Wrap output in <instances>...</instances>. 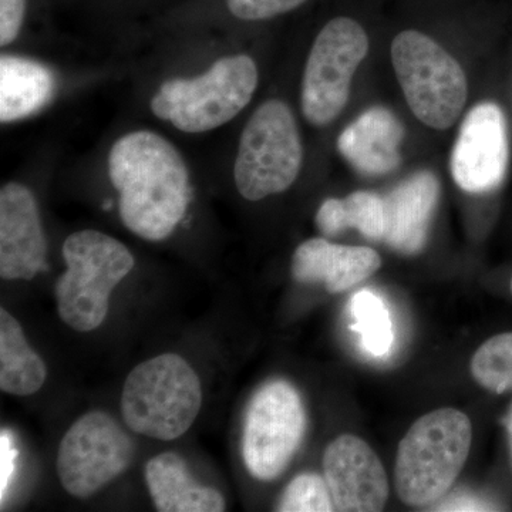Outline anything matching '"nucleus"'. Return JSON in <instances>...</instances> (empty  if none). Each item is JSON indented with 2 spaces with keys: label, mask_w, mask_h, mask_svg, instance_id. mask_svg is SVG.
Wrapping results in <instances>:
<instances>
[{
  "label": "nucleus",
  "mask_w": 512,
  "mask_h": 512,
  "mask_svg": "<svg viewBox=\"0 0 512 512\" xmlns=\"http://www.w3.org/2000/svg\"><path fill=\"white\" fill-rule=\"evenodd\" d=\"M353 329L360 338V345L367 355L384 357L389 355L394 343L392 316L386 303L376 293L357 292L349 305Z\"/></svg>",
  "instance_id": "412c9836"
},
{
  "label": "nucleus",
  "mask_w": 512,
  "mask_h": 512,
  "mask_svg": "<svg viewBox=\"0 0 512 512\" xmlns=\"http://www.w3.org/2000/svg\"><path fill=\"white\" fill-rule=\"evenodd\" d=\"M56 80L45 64L28 57H0V121L28 119L45 109L55 94Z\"/></svg>",
  "instance_id": "a211bd4d"
},
{
  "label": "nucleus",
  "mask_w": 512,
  "mask_h": 512,
  "mask_svg": "<svg viewBox=\"0 0 512 512\" xmlns=\"http://www.w3.org/2000/svg\"><path fill=\"white\" fill-rule=\"evenodd\" d=\"M28 0H0V45L9 46L18 39L25 22Z\"/></svg>",
  "instance_id": "393cba45"
},
{
  "label": "nucleus",
  "mask_w": 512,
  "mask_h": 512,
  "mask_svg": "<svg viewBox=\"0 0 512 512\" xmlns=\"http://www.w3.org/2000/svg\"><path fill=\"white\" fill-rule=\"evenodd\" d=\"M146 481L160 512H221L225 500L220 491L204 487L192 478L187 463L177 453H161L146 466Z\"/></svg>",
  "instance_id": "f3484780"
},
{
  "label": "nucleus",
  "mask_w": 512,
  "mask_h": 512,
  "mask_svg": "<svg viewBox=\"0 0 512 512\" xmlns=\"http://www.w3.org/2000/svg\"><path fill=\"white\" fill-rule=\"evenodd\" d=\"M18 456V447H16L12 433L3 429L2 434H0V495H2V504L5 500L6 491L12 483V478L15 476Z\"/></svg>",
  "instance_id": "a878e982"
},
{
  "label": "nucleus",
  "mask_w": 512,
  "mask_h": 512,
  "mask_svg": "<svg viewBox=\"0 0 512 512\" xmlns=\"http://www.w3.org/2000/svg\"><path fill=\"white\" fill-rule=\"evenodd\" d=\"M510 163L503 110L491 101L477 104L461 124L451 153V174L461 190L483 194L500 187Z\"/></svg>",
  "instance_id": "9b49d317"
},
{
  "label": "nucleus",
  "mask_w": 512,
  "mask_h": 512,
  "mask_svg": "<svg viewBox=\"0 0 512 512\" xmlns=\"http://www.w3.org/2000/svg\"><path fill=\"white\" fill-rule=\"evenodd\" d=\"M316 225L326 237L356 228L363 237L384 241L387 232L386 200L375 192L357 191L345 200L329 198L320 205Z\"/></svg>",
  "instance_id": "aec40b11"
},
{
  "label": "nucleus",
  "mask_w": 512,
  "mask_h": 512,
  "mask_svg": "<svg viewBox=\"0 0 512 512\" xmlns=\"http://www.w3.org/2000/svg\"><path fill=\"white\" fill-rule=\"evenodd\" d=\"M471 373L490 392H512V332L488 339L471 360Z\"/></svg>",
  "instance_id": "4be33fe9"
},
{
  "label": "nucleus",
  "mask_w": 512,
  "mask_h": 512,
  "mask_svg": "<svg viewBox=\"0 0 512 512\" xmlns=\"http://www.w3.org/2000/svg\"><path fill=\"white\" fill-rule=\"evenodd\" d=\"M505 427H507L508 444H510V456L512 463V404L510 410H508L507 417H505Z\"/></svg>",
  "instance_id": "cd10ccee"
},
{
  "label": "nucleus",
  "mask_w": 512,
  "mask_h": 512,
  "mask_svg": "<svg viewBox=\"0 0 512 512\" xmlns=\"http://www.w3.org/2000/svg\"><path fill=\"white\" fill-rule=\"evenodd\" d=\"M367 52L369 37L356 20L336 18L323 26L303 72L301 106L309 123L326 126L342 113Z\"/></svg>",
  "instance_id": "6e6552de"
},
{
  "label": "nucleus",
  "mask_w": 512,
  "mask_h": 512,
  "mask_svg": "<svg viewBox=\"0 0 512 512\" xmlns=\"http://www.w3.org/2000/svg\"><path fill=\"white\" fill-rule=\"evenodd\" d=\"M107 165L128 231L151 242L170 237L190 205V171L180 150L154 131H131L113 144Z\"/></svg>",
  "instance_id": "f257e3e1"
},
{
  "label": "nucleus",
  "mask_w": 512,
  "mask_h": 512,
  "mask_svg": "<svg viewBox=\"0 0 512 512\" xmlns=\"http://www.w3.org/2000/svg\"><path fill=\"white\" fill-rule=\"evenodd\" d=\"M133 454V441L113 417L86 413L60 441L57 476L67 493L90 497L123 474Z\"/></svg>",
  "instance_id": "9d476101"
},
{
  "label": "nucleus",
  "mask_w": 512,
  "mask_h": 512,
  "mask_svg": "<svg viewBox=\"0 0 512 512\" xmlns=\"http://www.w3.org/2000/svg\"><path fill=\"white\" fill-rule=\"evenodd\" d=\"M306 416L292 384L274 380L252 397L245 416L242 457L256 480L272 481L284 473L301 446Z\"/></svg>",
  "instance_id": "1a4fd4ad"
},
{
  "label": "nucleus",
  "mask_w": 512,
  "mask_h": 512,
  "mask_svg": "<svg viewBox=\"0 0 512 512\" xmlns=\"http://www.w3.org/2000/svg\"><path fill=\"white\" fill-rule=\"evenodd\" d=\"M276 510L281 512L335 511L332 494L325 478L316 474H301L285 488Z\"/></svg>",
  "instance_id": "5701e85b"
},
{
  "label": "nucleus",
  "mask_w": 512,
  "mask_h": 512,
  "mask_svg": "<svg viewBox=\"0 0 512 512\" xmlns=\"http://www.w3.org/2000/svg\"><path fill=\"white\" fill-rule=\"evenodd\" d=\"M402 121L389 109L372 107L350 123L338 138L339 153L360 174L386 175L400 165Z\"/></svg>",
  "instance_id": "dca6fc26"
},
{
  "label": "nucleus",
  "mask_w": 512,
  "mask_h": 512,
  "mask_svg": "<svg viewBox=\"0 0 512 512\" xmlns=\"http://www.w3.org/2000/svg\"><path fill=\"white\" fill-rule=\"evenodd\" d=\"M305 2L306 0H227V6L235 18L258 22L285 15Z\"/></svg>",
  "instance_id": "b1692460"
},
{
  "label": "nucleus",
  "mask_w": 512,
  "mask_h": 512,
  "mask_svg": "<svg viewBox=\"0 0 512 512\" xmlns=\"http://www.w3.org/2000/svg\"><path fill=\"white\" fill-rule=\"evenodd\" d=\"M323 471L335 510L382 511L389 497V481L372 447L352 434H343L329 444L323 456Z\"/></svg>",
  "instance_id": "f8f14e48"
},
{
  "label": "nucleus",
  "mask_w": 512,
  "mask_h": 512,
  "mask_svg": "<svg viewBox=\"0 0 512 512\" xmlns=\"http://www.w3.org/2000/svg\"><path fill=\"white\" fill-rule=\"evenodd\" d=\"M47 369L30 349L18 320L0 309V389L13 396H30L42 389Z\"/></svg>",
  "instance_id": "6ab92c4d"
},
{
  "label": "nucleus",
  "mask_w": 512,
  "mask_h": 512,
  "mask_svg": "<svg viewBox=\"0 0 512 512\" xmlns=\"http://www.w3.org/2000/svg\"><path fill=\"white\" fill-rule=\"evenodd\" d=\"M441 511H487L493 510L490 505L481 501L480 498L470 494H456L447 498L444 503L437 505Z\"/></svg>",
  "instance_id": "bb28decb"
},
{
  "label": "nucleus",
  "mask_w": 512,
  "mask_h": 512,
  "mask_svg": "<svg viewBox=\"0 0 512 512\" xmlns=\"http://www.w3.org/2000/svg\"><path fill=\"white\" fill-rule=\"evenodd\" d=\"M439 197V180L430 171H420L397 185L384 198L387 208L384 242L400 254H419L426 245Z\"/></svg>",
  "instance_id": "2eb2a0df"
},
{
  "label": "nucleus",
  "mask_w": 512,
  "mask_h": 512,
  "mask_svg": "<svg viewBox=\"0 0 512 512\" xmlns=\"http://www.w3.org/2000/svg\"><path fill=\"white\" fill-rule=\"evenodd\" d=\"M511 292H512V279H511Z\"/></svg>",
  "instance_id": "c85d7f7f"
},
{
  "label": "nucleus",
  "mask_w": 512,
  "mask_h": 512,
  "mask_svg": "<svg viewBox=\"0 0 512 512\" xmlns=\"http://www.w3.org/2000/svg\"><path fill=\"white\" fill-rule=\"evenodd\" d=\"M202 403L200 377L184 357L165 353L131 370L121 394L128 429L171 441L187 433Z\"/></svg>",
  "instance_id": "20e7f679"
},
{
  "label": "nucleus",
  "mask_w": 512,
  "mask_h": 512,
  "mask_svg": "<svg viewBox=\"0 0 512 512\" xmlns=\"http://www.w3.org/2000/svg\"><path fill=\"white\" fill-rule=\"evenodd\" d=\"M382 258L375 249L345 247L323 238L308 239L296 248L292 258V275L303 284H323L329 292L352 289L375 274Z\"/></svg>",
  "instance_id": "4468645a"
},
{
  "label": "nucleus",
  "mask_w": 512,
  "mask_h": 512,
  "mask_svg": "<svg viewBox=\"0 0 512 512\" xmlns=\"http://www.w3.org/2000/svg\"><path fill=\"white\" fill-rule=\"evenodd\" d=\"M473 427L460 410L424 414L400 441L396 460V490L403 503L426 507L437 503L466 464Z\"/></svg>",
  "instance_id": "f03ea898"
},
{
  "label": "nucleus",
  "mask_w": 512,
  "mask_h": 512,
  "mask_svg": "<svg viewBox=\"0 0 512 512\" xmlns=\"http://www.w3.org/2000/svg\"><path fill=\"white\" fill-rule=\"evenodd\" d=\"M66 272L55 293L60 318L77 332L99 328L111 292L134 268V256L116 238L94 229L74 232L63 244Z\"/></svg>",
  "instance_id": "39448f33"
},
{
  "label": "nucleus",
  "mask_w": 512,
  "mask_h": 512,
  "mask_svg": "<svg viewBox=\"0 0 512 512\" xmlns=\"http://www.w3.org/2000/svg\"><path fill=\"white\" fill-rule=\"evenodd\" d=\"M47 242L36 197L26 185L0 190V276L8 281L35 278L46 269Z\"/></svg>",
  "instance_id": "ddd939ff"
},
{
  "label": "nucleus",
  "mask_w": 512,
  "mask_h": 512,
  "mask_svg": "<svg viewBox=\"0 0 512 512\" xmlns=\"http://www.w3.org/2000/svg\"><path fill=\"white\" fill-rule=\"evenodd\" d=\"M303 163L298 123L288 104L262 103L245 124L234 163V180L245 200L259 201L288 190Z\"/></svg>",
  "instance_id": "423d86ee"
},
{
  "label": "nucleus",
  "mask_w": 512,
  "mask_h": 512,
  "mask_svg": "<svg viewBox=\"0 0 512 512\" xmlns=\"http://www.w3.org/2000/svg\"><path fill=\"white\" fill-rule=\"evenodd\" d=\"M258 82L251 56L221 57L200 76L161 84L151 111L183 133H207L235 119L251 103Z\"/></svg>",
  "instance_id": "7ed1b4c3"
},
{
  "label": "nucleus",
  "mask_w": 512,
  "mask_h": 512,
  "mask_svg": "<svg viewBox=\"0 0 512 512\" xmlns=\"http://www.w3.org/2000/svg\"><path fill=\"white\" fill-rule=\"evenodd\" d=\"M392 62L414 116L437 130L453 126L468 94L466 73L457 60L430 36L404 30L394 37Z\"/></svg>",
  "instance_id": "0eeeda50"
}]
</instances>
